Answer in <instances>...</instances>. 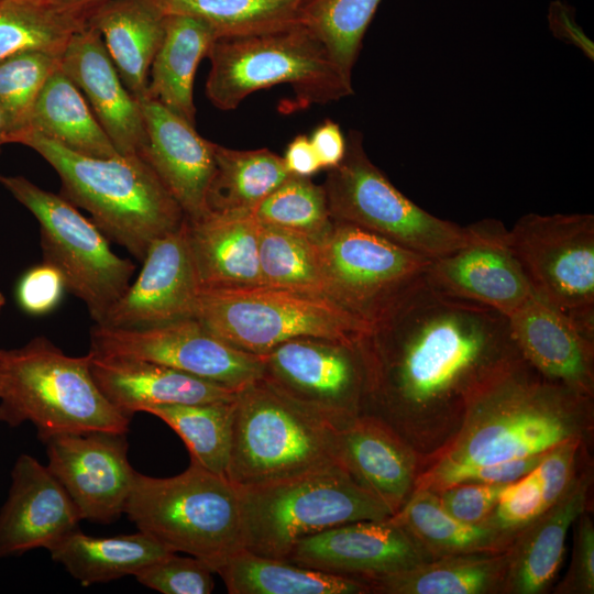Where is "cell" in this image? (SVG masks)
Returning a JSON list of instances; mask_svg holds the SVG:
<instances>
[{
    "instance_id": "cell-1",
    "label": "cell",
    "mask_w": 594,
    "mask_h": 594,
    "mask_svg": "<svg viewBox=\"0 0 594 594\" xmlns=\"http://www.w3.org/2000/svg\"><path fill=\"white\" fill-rule=\"evenodd\" d=\"M364 413L402 433L408 420L462 409L477 387L521 355L508 319L447 295L426 278L362 340Z\"/></svg>"
},
{
    "instance_id": "cell-2",
    "label": "cell",
    "mask_w": 594,
    "mask_h": 594,
    "mask_svg": "<svg viewBox=\"0 0 594 594\" xmlns=\"http://www.w3.org/2000/svg\"><path fill=\"white\" fill-rule=\"evenodd\" d=\"M591 397L544 378L518 359L468 396L459 431L418 473L413 491H433L460 470L537 455L583 439L592 425Z\"/></svg>"
},
{
    "instance_id": "cell-3",
    "label": "cell",
    "mask_w": 594,
    "mask_h": 594,
    "mask_svg": "<svg viewBox=\"0 0 594 594\" xmlns=\"http://www.w3.org/2000/svg\"><path fill=\"white\" fill-rule=\"evenodd\" d=\"M13 143L41 155L61 179V196L85 209L111 241L142 262L156 239L177 230L185 215L140 154L90 157L31 131Z\"/></svg>"
},
{
    "instance_id": "cell-4",
    "label": "cell",
    "mask_w": 594,
    "mask_h": 594,
    "mask_svg": "<svg viewBox=\"0 0 594 594\" xmlns=\"http://www.w3.org/2000/svg\"><path fill=\"white\" fill-rule=\"evenodd\" d=\"M91 354L70 356L37 336L20 348L0 349V421L32 422L41 441L61 433H127L131 416L100 392Z\"/></svg>"
},
{
    "instance_id": "cell-5",
    "label": "cell",
    "mask_w": 594,
    "mask_h": 594,
    "mask_svg": "<svg viewBox=\"0 0 594 594\" xmlns=\"http://www.w3.org/2000/svg\"><path fill=\"white\" fill-rule=\"evenodd\" d=\"M206 95L221 110L235 109L256 90L288 84L301 107L353 94L321 41L301 22L255 34L217 37L209 48Z\"/></svg>"
},
{
    "instance_id": "cell-6",
    "label": "cell",
    "mask_w": 594,
    "mask_h": 594,
    "mask_svg": "<svg viewBox=\"0 0 594 594\" xmlns=\"http://www.w3.org/2000/svg\"><path fill=\"white\" fill-rule=\"evenodd\" d=\"M123 514L169 551L197 558L213 573L244 549L238 488L194 463L170 477L136 472Z\"/></svg>"
},
{
    "instance_id": "cell-7",
    "label": "cell",
    "mask_w": 594,
    "mask_h": 594,
    "mask_svg": "<svg viewBox=\"0 0 594 594\" xmlns=\"http://www.w3.org/2000/svg\"><path fill=\"white\" fill-rule=\"evenodd\" d=\"M244 550L285 560L301 539L392 512L341 464L238 488Z\"/></svg>"
},
{
    "instance_id": "cell-8",
    "label": "cell",
    "mask_w": 594,
    "mask_h": 594,
    "mask_svg": "<svg viewBox=\"0 0 594 594\" xmlns=\"http://www.w3.org/2000/svg\"><path fill=\"white\" fill-rule=\"evenodd\" d=\"M193 317L257 355L298 338L356 344L374 329L332 299L272 285L200 289Z\"/></svg>"
},
{
    "instance_id": "cell-9",
    "label": "cell",
    "mask_w": 594,
    "mask_h": 594,
    "mask_svg": "<svg viewBox=\"0 0 594 594\" xmlns=\"http://www.w3.org/2000/svg\"><path fill=\"white\" fill-rule=\"evenodd\" d=\"M337 464L341 462L334 429L264 378L237 392L227 470V479L237 488Z\"/></svg>"
},
{
    "instance_id": "cell-10",
    "label": "cell",
    "mask_w": 594,
    "mask_h": 594,
    "mask_svg": "<svg viewBox=\"0 0 594 594\" xmlns=\"http://www.w3.org/2000/svg\"><path fill=\"white\" fill-rule=\"evenodd\" d=\"M329 170L323 188L334 221L371 231L429 260L480 237V222L462 227L440 219L403 195L370 161L358 131L349 133L343 160Z\"/></svg>"
},
{
    "instance_id": "cell-11",
    "label": "cell",
    "mask_w": 594,
    "mask_h": 594,
    "mask_svg": "<svg viewBox=\"0 0 594 594\" xmlns=\"http://www.w3.org/2000/svg\"><path fill=\"white\" fill-rule=\"evenodd\" d=\"M0 184L38 222L43 261L61 272L67 292L100 324L130 286L135 265L117 255L101 230L63 196L21 175H0Z\"/></svg>"
},
{
    "instance_id": "cell-12",
    "label": "cell",
    "mask_w": 594,
    "mask_h": 594,
    "mask_svg": "<svg viewBox=\"0 0 594 594\" xmlns=\"http://www.w3.org/2000/svg\"><path fill=\"white\" fill-rule=\"evenodd\" d=\"M508 240L532 292L594 337V217L529 213Z\"/></svg>"
},
{
    "instance_id": "cell-13",
    "label": "cell",
    "mask_w": 594,
    "mask_h": 594,
    "mask_svg": "<svg viewBox=\"0 0 594 594\" xmlns=\"http://www.w3.org/2000/svg\"><path fill=\"white\" fill-rule=\"evenodd\" d=\"M316 240L336 301L373 327L425 278L431 261L371 231L334 220Z\"/></svg>"
},
{
    "instance_id": "cell-14",
    "label": "cell",
    "mask_w": 594,
    "mask_h": 594,
    "mask_svg": "<svg viewBox=\"0 0 594 594\" xmlns=\"http://www.w3.org/2000/svg\"><path fill=\"white\" fill-rule=\"evenodd\" d=\"M263 359V378L330 428L342 429L364 413L362 341L298 338L275 346Z\"/></svg>"
},
{
    "instance_id": "cell-15",
    "label": "cell",
    "mask_w": 594,
    "mask_h": 594,
    "mask_svg": "<svg viewBox=\"0 0 594 594\" xmlns=\"http://www.w3.org/2000/svg\"><path fill=\"white\" fill-rule=\"evenodd\" d=\"M90 351L151 361L238 392L264 377V359L239 350L196 318L146 328L95 324Z\"/></svg>"
},
{
    "instance_id": "cell-16",
    "label": "cell",
    "mask_w": 594,
    "mask_h": 594,
    "mask_svg": "<svg viewBox=\"0 0 594 594\" xmlns=\"http://www.w3.org/2000/svg\"><path fill=\"white\" fill-rule=\"evenodd\" d=\"M127 433L92 431L45 439L47 468L65 488L81 520L110 524L124 512L136 471Z\"/></svg>"
},
{
    "instance_id": "cell-17",
    "label": "cell",
    "mask_w": 594,
    "mask_h": 594,
    "mask_svg": "<svg viewBox=\"0 0 594 594\" xmlns=\"http://www.w3.org/2000/svg\"><path fill=\"white\" fill-rule=\"evenodd\" d=\"M287 561L324 573L370 581L432 558L391 517L339 525L298 541Z\"/></svg>"
},
{
    "instance_id": "cell-18",
    "label": "cell",
    "mask_w": 594,
    "mask_h": 594,
    "mask_svg": "<svg viewBox=\"0 0 594 594\" xmlns=\"http://www.w3.org/2000/svg\"><path fill=\"white\" fill-rule=\"evenodd\" d=\"M480 237L470 244L431 260L426 278L438 290L488 307L508 317L532 294L515 256L508 230L494 219L480 221Z\"/></svg>"
},
{
    "instance_id": "cell-19",
    "label": "cell",
    "mask_w": 594,
    "mask_h": 594,
    "mask_svg": "<svg viewBox=\"0 0 594 594\" xmlns=\"http://www.w3.org/2000/svg\"><path fill=\"white\" fill-rule=\"evenodd\" d=\"M200 289L185 220L152 242L136 279L100 324L146 328L193 317Z\"/></svg>"
},
{
    "instance_id": "cell-20",
    "label": "cell",
    "mask_w": 594,
    "mask_h": 594,
    "mask_svg": "<svg viewBox=\"0 0 594 594\" xmlns=\"http://www.w3.org/2000/svg\"><path fill=\"white\" fill-rule=\"evenodd\" d=\"M140 101L147 136L140 154L155 172L189 222L209 215L207 196L216 170V143L158 100Z\"/></svg>"
},
{
    "instance_id": "cell-21",
    "label": "cell",
    "mask_w": 594,
    "mask_h": 594,
    "mask_svg": "<svg viewBox=\"0 0 594 594\" xmlns=\"http://www.w3.org/2000/svg\"><path fill=\"white\" fill-rule=\"evenodd\" d=\"M80 515L47 466L22 453L11 470V484L0 509V558L50 549L79 528Z\"/></svg>"
},
{
    "instance_id": "cell-22",
    "label": "cell",
    "mask_w": 594,
    "mask_h": 594,
    "mask_svg": "<svg viewBox=\"0 0 594 594\" xmlns=\"http://www.w3.org/2000/svg\"><path fill=\"white\" fill-rule=\"evenodd\" d=\"M61 69L84 95L119 154H141L147 136L140 101L124 86L96 29L87 24L70 37Z\"/></svg>"
},
{
    "instance_id": "cell-23",
    "label": "cell",
    "mask_w": 594,
    "mask_h": 594,
    "mask_svg": "<svg viewBox=\"0 0 594 594\" xmlns=\"http://www.w3.org/2000/svg\"><path fill=\"white\" fill-rule=\"evenodd\" d=\"M521 358L544 378L592 396L594 337L535 293L508 317Z\"/></svg>"
},
{
    "instance_id": "cell-24",
    "label": "cell",
    "mask_w": 594,
    "mask_h": 594,
    "mask_svg": "<svg viewBox=\"0 0 594 594\" xmlns=\"http://www.w3.org/2000/svg\"><path fill=\"white\" fill-rule=\"evenodd\" d=\"M90 372L103 396L128 416L163 405L231 400L237 392L146 360L90 351Z\"/></svg>"
},
{
    "instance_id": "cell-25",
    "label": "cell",
    "mask_w": 594,
    "mask_h": 594,
    "mask_svg": "<svg viewBox=\"0 0 594 594\" xmlns=\"http://www.w3.org/2000/svg\"><path fill=\"white\" fill-rule=\"evenodd\" d=\"M341 464L394 515L414 490L417 458L405 438L383 419L362 414L336 430Z\"/></svg>"
},
{
    "instance_id": "cell-26",
    "label": "cell",
    "mask_w": 594,
    "mask_h": 594,
    "mask_svg": "<svg viewBox=\"0 0 594 594\" xmlns=\"http://www.w3.org/2000/svg\"><path fill=\"white\" fill-rule=\"evenodd\" d=\"M590 485V474L576 475L557 503L516 535L506 549L501 593L547 591L562 563L569 529L585 510Z\"/></svg>"
},
{
    "instance_id": "cell-27",
    "label": "cell",
    "mask_w": 594,
    "mask_h": 594,
    "mask_svg": "<svg viewBox=\"0 0 594 594\" xmlns=\"http://www.w3.org/2000/svg\"><path fill=\"white\" fill-rule=\"evenodd\" d=\"M258 231L260 222L252 213H209L200 220L187 221L189 246L201 289L264 285Z\"/></svg>"
},
{
    "instance_id": "cell-28",
    "label": "cell",
    "mask_w": 594,
    "mask_h": 594,
    "mask_svg": "<svg viewBox=\"0 0 594 594\" xmlns=\"http://www.w3.org/2000/svg\"><path fill=\"white\" fill-rule=\"evenodd\" d=\"M128 90L148 96L150 69L162 43L165 15L150 0H105L87 10Z\"/></svg>"
},
{
    "instance_id": "cell-29",
    "label": "cell",
    "mask_w": 594,
    "mask_h": 594,
    "mask_svg": "<svg viewBox=\"0 0 594 594\" xmlns=\"http://www.w3.org/2000/svg\"><path fill=\"white\" fill-rule=\"evenodd\" d=\"M217 37L200 19L165 15L164 36L151 65L148 96L193 124L195 74Z\"/></svg>"
},
{
    "instance_id": "cell-30",
    "label": "cell",
    "mask_w": 594,
    "mask_h": 594,
    "mask_svg": "<svg viewBox=\"0 0 594 594\" xmlns=\"http://www.w3.org/2000/svg\"><path fill=\"white\" fill-rule=\"evenodd\" d=\"M48 551L84 586L135 575L172 553L140 530L105 538L88 536L79 528L65 535Z\"/></svg>"
},
{
    "instance_id": "cell-31",
    "label": "cell",
    "mask_w": 594,
    "mask_h": 594,
    "mask_svg": "<svg viewBox=\"0 0 594 594\" xmlns=\"http://www.w3.org/2000/svg\"><path fill=\"white\" fill-rule=\"evenodd\" d=\"M25 131L85 156L106 158L119 154L61 64L42 88Z\"/></svg>"
},
{
    "instance_id": "cell-32",
    "label": "cell",
    "mask_w": 594,
    "mask_h": 594,
    "mask_svg": "<svg viewBox=\"0 0 594 594\" xmlns=\"http://www.w3.org/2000/svg\"><path fill=\"white\" fill-rule=\"evenodd\" d=\"M506 550L447 556L403 572L367 581L372 593L487 594L501 593Z\"/></svg>"
},
{
    "instance_id": "cell-33",
    "label": "cell",
    "mask_w": 594,
    "mask_h": 594,
    "mask_svg": "<svg viewBox=\"0 0 594 594\" xmlns=\"http://www.w3.org/2000/svg\"><path fill=\"white\" fill-rule=\"evenodd\" d=\"M230 594H365L362 580L304 568L246 550L228 558L216 571Z\"/></svg>"
},
{
    "instance_id": "cell-34",
    "label": "cell",
    "mask_w": 594,
    "mask_h": 594,
    "mask_svg": "<svg viewBox=\"0 0 594 594\" xmlns=\"http://www.w3.org/2000/svg\"><path fill=\"white\" fill-rule=\"evenodd\" d=\"M391 518L432 558L473 552L505 551L510 540L485 524H465L452 517L431 491H413Z\"/></svg>"
},
{
    "instance_id": "cell-35",
    "label": "cell",
    "mask_w": 594,
    "mask_h": 594,
    "mask_svg": "<svg viewBox=\"0 0 594 594\" xmlns=\"http://www.w3.org/2000/svg\"><path fill=\"white\" fill-rule=\"evenodd\" d=\"M216 170L207 196L209 213L250 215L292 174L283 157L266 148L215 147Z\"/></svg>"
},
{
    "instance_id": "cell-36",
    "label": "cell",
    "mask_w": 594,
    "mask_h": 594,
    "mask_svg": "<svg viewBox=\"0 0 594 594\" xmlns=\"http://www.w3.org/2000/svg\"><path fill=\"white\" fill-rule=\"evenodd\" d=\"M87 24V10L52 0H0V61L29 51L62 55Z\"/></svg>"
},
{
    "instance_id": "cell-37",
    "label": "cell",
    "mask_w": 594,
    "mask_h": 594,
    "mask_svg": "<svg viewBox=\"0 0 594 594\" xmlns=\"http://www.w3.org/2000/svg\"><path fill=\"white\" fill-rule=\"evenodd\" d=\"M258 254L264 285L309 293L336 301L316 239L260 223Z\"/></svg>"
},
{
    "instance_id": "cell-38",
    "label": "cell",
    "mask_w": 594,
    "mask_h": 594,
    "mask_svg": "<svg viewBox=\"0 0 594 594\" xmlns=\"http://www.w3.org/2000/svg\"><path fill=\"white\" fill-rule=\"evenodd\" d=\"M234 410L235 397L213 403L156 406L145 413L163 420L180 437L190 463L227 477Z\"/></svg>"
},
{
    "instance_id": "cell-39",
    "label": "cell",
    "mask_w": 594,
    "mask_h": 594,
    "mask_svg": "<svg viewBox=\"0 0 594 594\" xmlns=\"http://www.w3.org/2000/svg\"><path fill=\"white\" fill-rule=\"evenodd\" d=\"M164 15L202 20L218 37L263 33L300 22L308 0H150Z\"/></svg>"
},
{
    "instance_id": "cell-40",
    "label": "cell",
    "mask_w": 594,
    "mask_h": 594,
    "mask_svg": "<svg viewBox=\"0 0 594 594\" xmlns=\"http://www.w3.org/2000/svg\"><path fill=\"white\" fill-rule=\"evenodd\" d=\"M381 0H308L300 22L324 45L341 74L352 81V69L364 33Z\"/></svg>"
},
{
    "instance_id": "cell-41",
    "label": "cell",
    "mask_w": 594,
    "mask_h": 594,
    "mask_svg": "<svg viewBox=\"0 0 594 594\" xmlns=\"http://www.w3.org/2000/svg\"><path fill=\"white\" fill-rule=\"evenodd\" d=\"M61 56L29 51L0 61V113L9 143L26 130L37 97L48 77L59 67Z\"/></svg>"
},
{
    "instance_id": "cell-42",
    "label": "cell",
    "mask_w": 594,
    "mask_h": 594,
    "mask_svg": "<svg viewBox=\"0 0 594 594\" xmlns=\"http://www.w3.org/2000/svg\"><path fill=\"white\" fill-rule=\"evenodd\" d=\"M260 223L319 239L332 226L326 190L308 177L290 175L254 210Z\"/></svg>"
},
{
    "instance_id": "cell-43",
    "label": "cell",
    "mask_w": 594,
    "mask_h": 594,
    "mask_svg": "<svg viewBox=\"0 0 594 594\" xmlns=\"http://www.w3.org/2000/svg\"><path fill=\"white\" fill-rule=\"evenodd\" d=\"M213 571L201 560L172 552L143 568L134 576L163 594H210L215 587Z\"/></svg>"
},
{
    "instance_id": "cell-44",
    "label": "cell",
    "mask_w": 594,
    "mask_h": 594,
    "mask_svg": "<svg viewBox=\"0 0 594 594\" xmlns=\"http://www.w3.org/2000/svg\"><path fill=\"white\" fill-rule=\"evenodd\" d=\"M544 512L539 477L535 469L507 484L483 522L512 541L528 524Z\"/></svg>"
},
{
    "instance_id": "cell-45",
    "label": "cell",
    "mask_w": 594,
    "mask_h": 594,
    "mask_svg": "<svg viewBox=\"0 0 594 594\" xmlns=\"http://www.w3.org/2000/svg\"><path fill=\"white\" fill-rule=\"evenodd\" d=\"M65 292L66 284L61 272L43 261L22 274L16 284L15 298L25 314L44 316L59 305Z\"/></svg>"
},
{
    "instance_id": "cell-46",
    "label": "cell",
    "mask_w": 594,
    "mask_h": 594,
    "mask_svg": "<svg viewBox=\"0 0 594 594\" xmlns=\"http://www.w3.org/2000/svg\"><path fill=\"white\" fill-rule=\"evenodd\" d=\"M506 485L464 482L435 493L448 514L465 524L476 525L490 515Z\"/></svg>"
},
{
    "instance_id": "cell-47",
    "label": "cell",
    "mask_w": 594,
    "mask_h": 594,
    "mask_svg": "<svg viewBox=\"0 0 594 594\" xmlns=\"http://www.w3.org/2000/svg\"><path fill=\"white\" fill-rule=\"evenodd\" d=\"M581 438L570 439L548 450L535 471L539 477L544 510L557 503L573 483Z\"/></svg>"
},
{
    "instance_id": "cell-48",
    "label": "cell",
    "mask_w": 594,
    "mask_h": 594,
    "mask_svg": "<svg viewBox=\"0 0 594 594\" xmlns=\"http://www.w3.org/2000/svg\"><path fill=\"white\" fill-rule=\"evenodd\" d=\"M576 520L571 564L556 593L594 592V526L587 515L582 514Z\"/></svg>"
},
{
    "instance_id": "cell-49",
    "label": "cell",
    "mask_w": 594,
    "mask_h": 594,
    "mask_svg": "<svg viewBox=\"0 0 594 594\" xmlns=\"http://www.w3.org/2000/svg\"><path fill=\"white\" fill-rule=\"evenodd\" d=\"M546 452L522 459L457 471L441 480L431 492H438L448 486L464 482L509 484L531 472Z\"/></svg>"
},
{
    "instance_id": "cell-50",
    "label": "cell",
    "mask_w": 594,
    "mask_h": 594,
    "mask_svg": "<svg viewBox=\"0 0 594 594\" xmlns=\"http://www.w3.org/2000/svg\"><path fill=\"white\" fill-rule=\"evenodd\" d=\"M320 162L321 168H333L343 160L346 151V140L340 127L327 120L320 124L309 138Z\"/></svg>"
},
{
    "instance_id": "cell-51",
    "label": "cell",
    "mask_w": 594,
    "mask_h": 594,
    "mask_svg": "<svg viewBox=\"0 0 594 594\" xmlns=\"http://www.w3.org/2000/svg\"><path fill=\"white\" fill-rule=\"evenodd\" d=\"M548 19L550 29L557 37L580 47L586 56L593 59V43L578 25L574 11L570 6L561 1L552 2Z\"/></svg>"
},
{
    "instance_id": "cell-52",
    "label": "cell",
    "mask_w": 594,
    "mask_h": 594,
    "mask_svg": "<svg viewBox=\"0 0 594 594\" xmlns=\"http://www.w3.org/2000/svg\"><path fill=\"white\" fill-rule=\"evenodd\" d=\"M287 170L292 175L309 177L320 168V162L306 135H297L287 146L283 157Z\"/></svg>"
},
{
    "instance_id": "cell-53",
    "label": "cell",
    "mask_w": 594,
    "mask_h": 594,
    "mask_svg": "<svg viewBox=\"0 0 594 594\" xmlns=\"http://www.w3.org/2000/svg\"><path fill=\"white\" fill-rule=\"evenodd\" d=\"M55 3L72 9L88 10L105 0H52Z\"/></svg>"
},
{
    "instance_id": "cell-54",
    "label": "cell",
    "mask_w": 594,
    "mask_h": 594,
    "mask_svg": "<svg viewBox=\"0 0 594 594\" xmlns=\"http://www.w3.org/2000/svg\"><path fill=\"white\" fill-rule=\"evenodd\" d=\"M9 143V133L2 114L0 113V152L4 144Z\"/></svg>"
},
{
    "instance_id": "cell-55",
    "label": "cell",
    "mask_w": 594,
    "mask_h": 594,
    "mask_svg": "<svg viewBox=\"0 0 594 594\" xmlns=\"http://www.w3.org/2000/svg\"><path fill=\"white\" fill-rule=\"evenodd\" d=\"M6 305V297L3 296V294L0 292V312L1 310L3 309Z\"/></svg>"
}]
</instances>
